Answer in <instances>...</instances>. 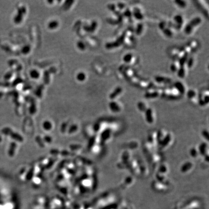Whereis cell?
I'll return each instance as SVG.
<instances>
[{"instance_id": "6da1fadb", "label": "cell", "mask_w": 209, "mask_h": 209, "mask_svg": "<svg viewBox=\"0 0 209 209\" xmlns=\"http://www.w3.org/2000/svg\"><path fill=\"white\" fill-rule=\"evenodd\" d=\"M158 147L161 149L169 148L173 142V135L171 133L163 129L157 131Z\"/></svg>"}, {"instance_id": "7a4b0ae2", "label": "cell", "mask_w": 209, "mask_h": 209, "mask_svg": "<svg viewBox=\"0 0 209 209\" xmlns=\"http://www.w3.org/2000/svg\"><path fill=\"white\" fill-rule=\"evenodd\" d=\"M201 21L202 19L199 17H196L193 19L184 27V33L187 34H191L193 31V28L198 25L201 22Z\"/></svg>"}, {"instance_id": "3957f363", "label": "cell", "mask_w": 209, "mask_h": 209, "mask_svg": "<svg viewBox=\"0 0 209 209\" xmlns=\"http://www.w3.org/2000/svg\"><path fill=\"white\" fill-rule=\"evenodd\" d=\"M126 35H127V32L126 31H125L121 34V35L119 37L117 38L116 40L115 41L113 42L107 44L106 45V47L110 49V48H114L119 47L121 46V45L124 43L126 36Z\"/></svg>"}, {"instance_id": "277c9868", "label": "cell", "mask_w": 209, "mask_h": 209, "mask_svg": "<svg viewBox=\"0 0 209 209\" xmlns=\"http://www.w3.org/2000/svg\"><path fill=\"white\" fill-rule=\"evenodd\" d=\"M145 112V118L146 121L149 123H153L155 121L153 111L152 108H147Z\"/></svg>"}, {"instance_id": "5b68a950", "label": "cell", "mask_w": 209, "mask_h": 209, "mask_svg": "<svg viewBox=\"0 0 209 209\" xmlns=\"http://www.w3.org/2000/svg\"><path fill=\"white\" fill-rule=\"evenodd\" d=\"M194 168V164L192 162H187L182 165L181 167V171L183 173L188 172L190 170H192Z\"/></svg>"}, {"instance_id": "8992f818", "label": "cell", "mask_w": 209, "mask_h": 209, "mask_svg": "<svg viewBox=\"0 0 209 209\" xmlns=\"http://www.w3.org/2000/svg\"><path fill=\"white\" fill-rule=\"evenodd\" d=\"M156 82L158 83H164V84H169L171 82V80L167 77L163 76H157L155 78Z\"/></svg>"}, {"instance_id": "52a82bcc", "label": "cell", "mask_w": 209, "mask_h": 209, "mask_svg": "<svg viewBox=\"0 0 209 209\" xmlns=\"http://www.w3.org/2000/svg\"><path fill=\"white\" fill-rule=\"evenodd\" d=\"M174 87L180 94L183 95L185 93V89L182 82L180 81H176L174 84Z\"/></svg>"}, {"instance_id": "ba28073f", "label": "cell", "mask_w": 209, "mask_h": 209, "mask_svg": "<svg viewBox=\"0 0 209 209\" xmlns=\"http://www.w3.org/2000/svg\"><path fill=\"white\" fill-rule=\"evenodd\" d=\"M161 156L159 154L154 153L152 154H151L150 156V160L152 163L155 164H157L158 162H160L161 160Z\"/></svg>"}, {"instance_id": "9c48e42d", "label": "cell", "mask_w": 209, "mask_h": 209, "mask_svg": "<svg viewBox=\"0 0 209 209\" xmlns=\"http://www.w3.org/2000/svg\"><path fill=\"white\" fill-rule=\"evenodd\" d=\"M132 16L137 20H142L144 18V16L141 10L137 8H135L132 12Z\"/></svg>"}, {"instance_id": "30bf717a", "label": "cell", "mask_w": 209, "mask_h": 209, "mask_svg": "<svg viewBox=\"0 0 209 209\" xmlns=\"http://www.w3.org/2000/svg\"><path fill=\"white\" fill-rule=\"evenodd\" d=\"M188 56V53L187 52H185L180 58V59L179 60V63L180 66H184L185 64L186 63L187 60L189 57Z\"/></svg>"}, {"instance_id": "8fae6325", "label": "cell", "mask_w": 209, "mask_h": 209, "mask_svg": "<svg viewBox=\"0 0 209 209\" xmlns=\"http://www.w3.org/2000/svg\"><path fill=\"white\" fill-rule=\"evenodd\" d=\"M159 95V93L157 91H154L152 92H147L145 94L144 97L146 99H154L158 97Z\"/></svg>"}, {"instance_id": "7c38bea8", "label": "cell", "mask_w": 209, "mask_h": 209, "mask_svg": "<svg viewBox=\"0 0 209 209\" xmlns=\"http://www.w3.org/2000/svg\"><path fill=\"white\" fill-rule=\"evenodd\" d=\"M122 91V89L121 87H118L115 88L113 92L110 95V98L111 99H114L117 96L120 95Z\"/></svg>"}, {"instance_id": "4fadbf2b", "label": "cell", "mask_w": 209, "mask_h": 209, "mask_svg": "<svg viewBox=\"0 0 209 209\" xmlns=\"http://www.w3.org/2000/svg\"><path fill=\"white\" fill-rule=\"evenodd\" d=\"M173 20L175 22L177 25L181 26L183 22V20L182 16L181 15H176L174 18Z\"/></svg>"}, {"instance_id": "5bb4252c", "label": "cell", "mask_w": 209, "mask_h": 209, "mask_svg": "<svg viewBox=\"0 0 209 209\" xmlns=\"http://www.w3.org/2000/svg\"><path fill=\"white\" fill-rule=\"evenodd\" d=\"M110 107L112 110L115 112H119L121 111V108L119 104L116 102H112L110 104Z\"/></svg>"}, {"instance_id": "9a60e30c", "label": "cell", "mask_w": 209, "mask_h": 209, "mask_svg": "<svg viewBox=\"0 0 209 209\" xmlns=\"http://www.w3.org/2000/svg\"><path fill=\"white\" fill-rule=\"evenodd\" d=\"M177 75L178 76L181 78L183 79L184 78L185 76V70L184 66H180L177 70Z\"/></svg>"}, {"instance_id": "2e32d148", "label": "cell", "mask_w": 209, "mask_h": 209, "mask_svg": "<svg viewBox=\"0 0 209 209\" xmlns=\"http://www.w3.org/2000/svg\"><path fill=\"white\" fill-rule=\"evenodd\" d=\"M133 58V55L130 53H128L124 55L123 57V61L126 63H129L132 61Z\"/></svg>"}, {"instance_id": "e0dca14e", "label": "cell", "mask_w": 209, "mask_h": 209, "mask_svg": "<svg viewBox=\"0 0 209 209\" xmlns=\"http://www.w3.org/2000/svg\"><path fill=\"white\" fill-rule=\"evenodd\" d=\"M190 154L192 157L194 158H196L197 156L199 155V153L198 150V148H193L190 151Z\"/></svg>"}, {"instance_id": "ac0fdd59", "label": "cell", "mask_w": 209, "mask_h": 209, "mask_svg": "<svg viewBox=\"0 0 209 209\" xmlns=\"http://www.w3.org/2000/svg\"><path fill=\"white\" fill-rule=\"evenodd\" d=\"M143 29V25L142 23H139L136 27L135 33L137 35H140L142 34Z\"/></svg>"}, {"instance_id": "d6986e66", "label": "cell", "mask_w": 209, "mask_h": 209, "mask_svg": "<svg viewBox=\"0 0 209 209\" xmlns=\"http://www.w3.org/2000/svg\"><path fill=\"white\" fill-rule=\"evenodd\" d=\"M164 34H165L167 36L170 37L173 35V33L171 30L169 28H165L164 30H162Z\"/></svg>"}, {"instance_id": "ffe728a7", "label": "cell", "mask_w": 209, "mask_h": 209, "mask_svg": "<svg viewBox=\"0 0 209 209\" xmlns=\"http://www.w3.org/2000/svg\"><path fill=\"white\" fill-rule=\"evenodd\" d=\"M176 4L181 8H184L186 6V3L183 0H176L175 1Z\"/></svg>"}, {"instance_id": "44dd1931", "label": "cell", "mask_w": 209, "mask_h": 209, "mask_svg": "<svg viewBox=\"0 0 209 209\" xmlns=\"http://www.w3.org/2000/svg\"><path fill=\"white\" fill-rule=\"evenodd\" d=\"M137 108L141 111H145L147 108L146 107L145 103L142 102H138V103L137 104Z\"/></svg>"}, {"instance_id": "7402d4cb", "label": "cell", "mask_w": 209, "mask_h": 209, "mask_svg": "<svg viewBox=\"0 0 209 209\" xmlns=\"http://www.w3.org/2000/svg\"><path fill=\"white\" fill-rule=\"evenodd\" d=\"M122 16L127 18H131L132 16V12L129 8H127L124 10Z\"/></svg>"}, {"instance_id": "603a6c76", "label": "cell", "mask_w": 209, "mask_h": 209, "mask_svg": "<svg viewBox=\"0 0 209 209\" xmlns=\"http://www.w3.org/2000/svg\"><path fill=\"white\" fill-rule=\"evenodd\" d=\"M196 92L193 90H189L187 92V96L189 99H192L195 97Z\"/></svg>"}, {"instance_id": "cb8c5ba5", "label": "cell", "mask_w": 209, "mask_h": 209, "mask_svg": "<svg viewBox=\"0 0 209 209\" xmlns=\"http://www.w3.org/2000/svg\"><path fill=\"white\" fill-rule=\"evenodd\" d=\"M194 59L192 57H188L186 61V63L187 67L188 68L192 67L194 64Z\"/></svg>"}, {"instance_id": "d4e9b609", "label": "cell", "mask_w": 209, "mask_h": 209, "mask_svg": "<svg viewBox=\"0 0 209 209\" xmlns=\"http://www.w3.org/2000/svg\"><path fill=\"white\" fill-rule=\"evenodd\" d=\"M170 70L172 72H177V70H178V68H177V66H176V65L175 63H172V64H171V65H170Z\"/></svg>"}, {"instance_id": "484cf974", "label": "cell", "mask_w": 209, "mask_h": 209, "mask_svg": "<svg viewBox=\"0 0 209 209\" xmlns=\"http://www.w3.org/2000/svg\"><path fill=\"white\" fill-rule=\"evenodd\" d=\"M117 7L120 10L123 9L125 7V4L122 2H119L117 4Z\"/></svg>"}, {"instance_id": "4316f807", "label": "cell", "mask_w": 209, "mask_h": 209, "mask_svg": "<svg viewBox=\"0 0 209 209\" xmlns=\"http://www.w3.org/2000/svg\"><path fill=\"white\" fill-rule=\"evenodd\" d=\"M203 101L204 102V103L205 104V105H206V104H208L209 102V96L208 95H206L204 96L203 99H202Z\"/></svg>"}, {"instance_id": "83f0119b", "label": "cell", "mask_w": 209, "mask_h": 209, "mask_svg": "<svg viewBox=\"0 0 209 209\" xmlns=\"http://www.w3.org/2000/svg\"><path fill=\"white\" fill-rule=\"evenodd\" d=\"M31 76L33 78H37L39 76V74L36 71H33L31 73Z\"/></svg>"}, {"instance_id": "f1b7e54d", "label": "cell", "mask_w": 209, "mask_h": 209, "mask_svg": "<svg viewBox=\"0 0 209 209\" xmlns=\"http://www.w3.org/2000/svg\"><path fill=\"white\" fill-rule=\"evenodd\" d=\"M166 22H164V21H162L159 24V28H160V29H161V30H163L166 27Z\"/></svg>"}, {"instance_id": "f546056e", "label": "cell", "mask_w": 209, "mask_h": 209, "mask_svg": "<svg viewBox=\"0 0 209 209\" xmlns=\"http://www.w3.org/2000/svg\"><path fill=\"white\" fill-rule=\"evenodd\" d=\"M78 79L79 80L82 81L85 79V75L83 73H80V74L78 75Z\"/></svg>"}]
</instances>
